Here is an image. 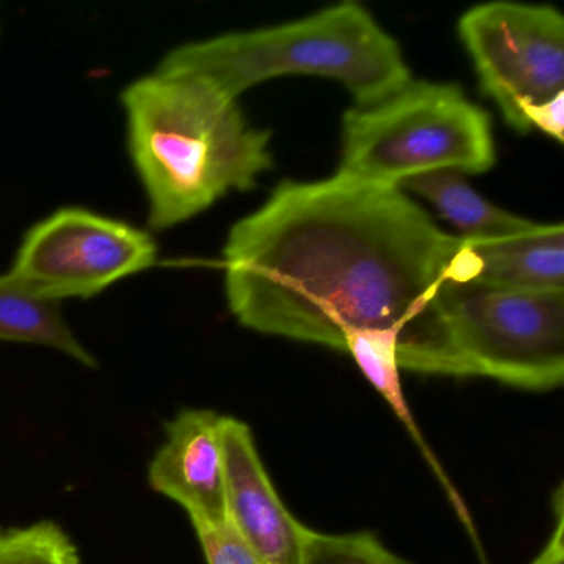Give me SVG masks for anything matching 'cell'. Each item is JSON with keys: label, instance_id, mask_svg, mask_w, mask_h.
I'll return each mask as SVG.
<instances>
[{"label": "cell", "instance_id": "cell-1", "mask_svg": "<svg viewBox=\"0 0 564 564\" xmlns=\"http://www.w3.org/2000/svg\"><path fill=\"white\" fill-rule=\"evenodd\" d=\"M226 299L243 328L345 351L356 333L399 336V365L458 376L447 296L471 256L404 191L336 173L283 181L234 224Z\"/></svg>", "mask_w": 564, "mask_h": 564}, {"label": "cell", "instance_id": "cell-18", "mask_svg": "<svg viewBox=\"0 0 564 564\" xmlns=\"http://www.w3.org/2000/svg\"><path fill=\"white\" fill-rule=\"evenodd\" d=\"M554 513L556 524L547 540L546 546L534 557L531 564H564V497L563 487L557 488L554 495Z\"/></svg>", "mask_w": 564, "mask_h": 564}, {"label": "cell", "instance_id": "cell-2", "mask_svg": "<svg viewBox=\"0 0 564 564\" xmlns=\"http://www.w3.org/2000/svg\"><path fill=\"white\" fill-rule=\"evenodd\" d=\"M128 151L143 184L151 230L173 229L272 170L270 131L209 82L154 70L120 95Z\"/></svg>", "mask_w": 564, "mask_h": 564}, {"label": "cell", "instance_id": "cell-3", "mask_svg": "<svg viewBox=\"0 0 564 564\" xmlns=\"http://www.w3.org/2000/svg\"><path fill=\"white\" fill-rule=\"evenodd\" d=\"M156 70L203 78L236 101L272 78L315 75L345 85L355 107L379 104L412 80L398 42L355 0L286 24L181 45Z\"/></svg>", "mask_w": 564, "mask_h": 564}, {"label": "cell", "instance_id": "cell-9", "mask_svg": "<svg viewBox=\"0 0 564 564\" xmlns=\"http://www.w3.org/2000/svg\"><path fill=\"white\" fill-rule=\"evenodd\" d=\"M224 417L184 409L167 422L166 441L148 468L150 487L183 507L194 530L227 521Z\"/></svg>", "mask_w": 564, "mask_h": 564}, {"label": "cell", "instance_id": "cell-4", "mask_svg": "<svg viewBox=\"0 0 564 564\" xmlns=\"http://www.w3.org/2000/svg\"><path fill=\"white\" fill-rule=\"evenodd\" d=\"M497 163L490 115L455 84L411 80L343 115L338 173L401 186L434 171L484 174Z\"/></svg>", "mask_w": 564, "mask_h": 564}, {"label": "cell", "instance_id": "cell-10", "mask_svg": "<svg viewBox=\"0 0 564 564\" xmlns=\"http://www.w3.org/2000/svg\"><path fill=\"white\" fill-rule=\"evenodd\" d=\"M474 285L513 290H564L563 224H536L523 236L498 242H467Z\"/></svg>", "mask_w": 564, "mask_h": 564}, {"label": "cell", "instance_id": "cell-8", "mask_svg": "<svg viewBox=\"0 0 564 564\" xmlns=\"http://www.w3.org/2000/svg\"><path fill=\"white\" fill-rule=\"evenodd\" d=\"M227 521L262 564H302L312 528L300 523L273 487L246 422L224 417Z\"/></svg>", "mask_w": 564, "mask_h": 564}, {"label": "cell", "instance_id": "cell-6", "mask_svg": "<svg viewBox=\"0 0 564 564\" xmlns=\"http://www.w3.org/2000/svg\"><path fill=\"white\" fill-rule=\"evenodd\" d=\"M481 91L508 127L528 134L527 113L564 94V19L547 4L494 0L458 21Z\"/></svg>", "mask_w": 564, "mask_h": 564}, {"label": "cell", "instance_id": "cell-17", "mask_svg": "<svg viewBox=\"0 0 564 564\" xmlns=\"http://www.w3.org/2000/svg\"><path fill=\"white\" fill-rule=\"evenodd\" d=\"M528 130H540L557 143L564 141V94L547 104L538 105L527 113Z\"/></svg>", "mask_w": 564, "mask_h": 564}, {"label": "cell", "instance_id": "cell-15", "mask_svg": "<svg viewBox=\"0 0 564 564\" xmlns=\"http://www.w3.org/2000/svg\"><path fill=\"white\" fill-rule=\"evenodd\" d=\"M302 564H412L389 551L375 534H329L310 530Z\"/></svg>", "mask_w": 564, "mask_h": 564}, {"label": "cell", "instance_id": "cell-7", "mask_svg": "<svg viewBox=\"0 0 564 564\" xmlns=\"http://www.w3.org/2000/svg\"><path fill=\"white\" fill-rule=\"evenodd\" d=\"M158 246L148 230L85 207H62L25 232L11 273L44 299L90 300L151 269Z\"/></svg>", "mask_w": 564, "mask_h": 564}, {"label": "cell", "instance_id": "cell-5", "mask_svg": "<svg viewBox=\"0 0 564 564\" xmlns=\"http://www.w3.org/2000/svg\"><path fill=\"white\" fill-rule=\"evenodd\" d=\"M447 326L458 376H480L528 391L564 381V290L455 283Z\"/></svg>", "mask_w": 564, "mask_h": 564}, {"label": "cell", "instance_id": "cell-14", "mask_svg": "<svg viewBox=\"0 0 564 564\" xmlns=\"http://www.w3.org/2000/svg\"><path fill=\"white\" fill-rule=\"evenodd\" d=\"M0 564H80L77 546L61 524L39 521L0 528Z\"/></svg>", "mask_w": 564, "mask_h": 564}, {"label": "cell", "instance_id": "cell-12", "mask_svg": "<svg viewBox=\"0 0 564 564\" xmlns=\"http://www.w3.org/2000/svg\"><path fill=\"white\" fill-rule=\"evenodd\" d=\"M345 352L351 355L365 378L368 379L369 384L388 402L389 408L394 411L399 421L408 429L409 435L424 455L425 462L434 471L438 484L444 487L448 501L457 511L458 518H460L462 523L467 528L468 533L471 534L475 544L478 546V538L475 533L474 523H471L470 513H468L457 488L448 478L447 471L442 468L441 462L437 460L431 445L422 435L421 427L415 422L414 414H412L408 399H405L404 391H402L399 336L391 332L356 333V335L346 339Z\"/></svg>", "mask_w": 564, "mask_h": 564}, {"label": "cell", "instance_id": "cell-16", "mask_svg": "<svg viewBox=\"0 0 564 564\" xmlns=\"http://www.w3.org/2000/svg\"><path fill=\"white\" fill-rule=\"evenodd\" d=\"M207 564H262L229 521L196 528Z\"/></svg>", "mask_w": 564, "mask_h": 564}, {"label": "cell", "instance_id": "cell-13", "mask_svg": "<svg viewBox=\"0 0 564 564\" xmlns=\"http://www.w3.org/2000/svg\"><path fill=\"white\" fill-rule=\"evenodd\" d=\"M0 341L42 346L85 368H98L97 358L65 322L61 303L37 295L11 273L0 275Z\"/></svg>", "mask_w": 564, "mask_h": 564}, {"label": "cell", "instance_id": "cell-11", "mask_svg": "<svg viewBox=\"0 0 564 564\" xmlns=\"http://www.w3.org/2000/svg\"><path fill=\"white\" fill-rule=\"evenodd\" d=\"M402 191L427 199L451 226L460 232V239L474 243L498 242L523 236L538 223L514 216L477 193L457 171H434L409 177Z\"/></svg>", "mask_w": 564, "mask_h": 564}]
</instances>
